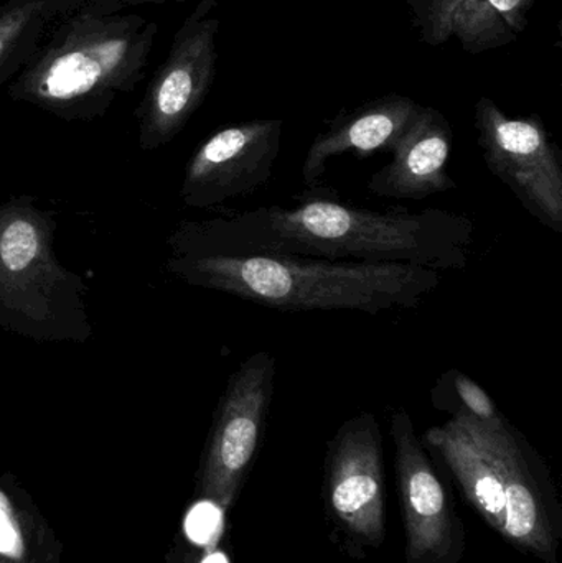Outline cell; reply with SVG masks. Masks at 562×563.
Returning <instances> with one entry per match:
<instances>
[{
    "instance_id": "6da1fadb",
    "label": "cell",
    "mask_w": 562,
    "mask_h": 563,
    "mask_svg": "<svg viewBox=\"0 0 562 563\" xmlns=\"http://www.w3.org/2000/svg\"><path fill=\"white\" fill-rule=\"evenodd\" d=\"M474 223L442 210L373 211L340 201L332 188L309 187L294 207H264L181 221L170 256L302 257L330 263L411 264L464 271Z\"/></svg>"
},
{
    "instance_id": "7a4b0ae2",
    "label": "cell",
    "mask_w": 562,
    "mask_h": 563,
    "mask_svg": "<svg viewBox=\"0 0 562 563\" xmlns=\"http://www.w3.org/2000/svg\"><path fill=\"white\" fill-rule=\"evenodd\" d=\"M124 9L121 0H86L62 16L7 86L10 98L63 121L104 115L145 78L158 33L157 23Z\"/></svg>"
},
{
    "instance_id": "3957f363",
    "label": "cell",
    "mask_w": 562,
    "mask_h": 563,
    "mask_svg": "<svg viewBox=\"0 0 562 563\" xmlns=\"http://www.w3.org/2000/svg\"><path fill=\"white\" fill-rule=\"evenodd\" d=\"M451 413L426 430L422 445L441 456L465 501L504 541L558 563L562 512L543 459L510 420L488 427L461 410Z\"/></svg>"
},
{
    "instance_id": "277c9868",
    "label": "cell",
    "mask_w": 562,
    "mask_h": 563,
    "mask_svg": "<svg viewBox=\"0 0 562 563\" xmlns=\"http://www.w3.org/2000/svg\"><path fill=\"white\" fill-rule=\"evenodd\" d=\"M165 269L194 287L280 311L411 310L442 284L438 271L411 264L302 257L168 256Z\"/></svg>"
},
{
    "instance_id": "5b68a950",
    "label": "cell",
    "mask_w": 562,
    "mask_h": 563,
    "mask_svg": "<svg viewBox=\"0 0 562 563\" xmlns=\"http://www.w3.org/2000/svg\"><path fill=\"white\" fill-rule=\"evenodd\" d=\"M56 221L35 198L0 203V328L36 343L92 336L86 282L56 257Z\"/></svg>"
},
{
    "instance_id": "8992f818",
    "label": "cell",
    "mask_w": 562,
    "mask_h": 563,
    "mask_svg": "<svg viewBox=\"0 0 562 563\" xmlns=\"http://www.w3.org/2000/svg\"><path fill=\"white\" fill-rule=\"evenodd\" d=\"M276 356L257 351L228 377L200 470L205 501L227 512L260 452L273 406Z\"/></svg>"
},
{
    "instance_id": "52a82bcc",
    "label": "cell",
    "mask_w": 562,
    "mask_h": 563,
    "mask_svg": "<svg viewBox=\"0 0 562 563\" xmlns=\"http://www.w3.org/2000/svg\"><path fill=\"white\" fill-rule=\"evenodd\" d=\"M475 128L488 170L538 223L561 234V152L540 115L510 118L497 102L481 98L475 104Z\"/></svg>"
},
{
    "instance_id": "ba28073f",
    "label": "cell",
    "mask_w": 562,
    "mask_h": 563,
    "mask_svg": "<svg viewBox=\"0 0 562 563\" xmlns=\"http://www.w3.org/2000/svg\"><path fill=\"white\" fill-rule=\"evenodd\" d=\"M217 0H198L152 76L135 112L142 151H157L174 141L207 99L217 76Z\"/></svg>"
},
{
    "instance_id": "9c48e42d",
    "label": "cell",
    "mask_w": 562,
    "mask_h": 563,
    "mask_svg": "<svg viewBox=\"0 0 562 563\" xmlns=\"http://www.w3.org/2000/svg\"><path fill=\"white\" fill-rule=\"evenodd\" d=\"M323 499L333 528L352 551L385 542L383 437L375 413L345 420L327 445Z\"/></svg>"
},
{
    "instance_id": "30bf717a",
    "label": "cell",
    "mask_w": 562,
    "mask_h": 563,
    "mask_svg": "<svg viewBox=\"0 0 562 563\" xmlns=\"http://www.w3.org/2000/svg\"><path fill=\"white\" fill-rule=\"evenodd\" d=\"M389 433L395 443L406 563H461L467 549L464 525L408 410H393Z\"/></svg>"
},
{
    "instance_id": "8fae6325",
    "label": "cell",
    "mask_w": 562,
    "mask_h": 563,
    "mask_svg": "<svg viewBox=\"0 0 562 563\" xmlns=\"http://www.w3.org/2000/svg\"><path fill=\"white\" fill-rule=\"evenodd\" d=\"M283 128V119H253L218 129L188 161L181 203L208 210L260 190L273 177Z\"/></svg>"
},
{
    "instance_id": "7c38bea8",
    "label": "cell",
    "mask_w": 562,
    "mask_h": 563,
    "mask_svg": "<svg viewBox=\"0 0 562 563\" xmlns=\"http://www.w3.org/2000/svg\"><path fill=\"white\" fill-rule=\"evenodd\" d=\"M537 0H408L421 42L458 40L471 55L500 49L527 30Z\"/></svg>"
},
{
    "instance_id": "4fadbf2b",
    "label": "cell",
    "mask_w": 562,
    "mask_h": 563,
    "mask_svg": "<svg viewBox=\"0 0 562 563\" xmlns=\"http://www.w3.org/2000/svg\"><path fill=\"white\" fill-rule=\"evenodd\" d=\"M452 141L445 115L421 106L392 152V162L373 174L366 188L376 197L415 201L455 190L458 184L448 172Z\"/></svg>"
},
{
    "instance_id": "5bb4252c",
    "label": "cell",
    "mask_w": 562,
    "mask_h": 563,
    "mask_svg": "<svg viewBox=\"0 0 562 563\" xmlns=\"http://www.w3.org/2000/svg\"><path fill=\"white\" fill-rule=\"evenodd\" d=\"M421 106L408 96L392 92L333 119L307 151L302 165L304 184L317 187L330 158L345 154L360 158L372 157L378 152L392 154Z\"/></svg>"
},
{
    "instance_id": "9a60e30c",
    "label": "cell",
    "mask_w": 562,
    "mask_h": 563,
    "mask_svg": "<svg viewBox=\"0 0 562 563\" xmlns=\"http://www.w3.org/2000/svg\"><path fill=\"white\" fill-rule=\"evenodd\" d=\"M56 19L45 3L23 0L0 3V86L15 78Z\"/></svg>"
},
{
    "instance_id": "2e32d148",
    "label": "cell",
    "mask_w": 562,
    "mask_h": 563,
    "mask_svg": "<svg viewBox=\"0 0 562 563\" xmlns=\"http://www.w3.org/2000/svg\"><path fill=\"white\" fill-rule=\"evenodd\" d=\"M436 389L452 394L458 407H452L451 412L461 410V412L467 413L472 419L488 427L502 426L507 420L504 413L498 410L494 399L488 396L487 390L462 371L452 369L445 373L439 379Z\"/></svg>"
},
{
    "instance_id": "e0dca14e",
    "label": "cell",
    "mask_w": 562,
    "mask_h": 563,
    "mask_svg": "<svg viewBox=\"0 0 562 563\" xmlns=\"http://www.w3.org/2000/svg\"><path fill=\"white\" fill-rule=\"evenodd\" d=\"M0 555L12 562H22L26 558L22 526L9 496L2 489H0Z\"/></svg>"
},
{
    "instance_id": "ac0fdd59",
    "label": "cell",
    "mask_w": 562,
    "mask_h": 563,
    "mask_svg": "<svg viewBox=\"0 0 562 563\" xmlns=\"http://www.w3.org/2000/svg\"><path fill=\"white\" fill-rule=\"evenodd\" d=\"M2 2H9V0H0V3ZM23 2L45 3V5H48L49 9L55 12L58 19H62V16L69 15V13L78 10L86 0H23Z\"/></svg>"
},
{
    "instance_id": "d6986e66",
    "label": "cell",
    "mask_w": 562,
    "mask_h": 563,
    "mask_svg": "<svg viewBox=\"0 0 562 563\" xmlns=\"http://www.w3.org/2000/svg\"><path fill=\"white\" fill-rule=\"evenodd\" d=\"M125 7H141V5H164V3H184L191 2V0H121ZM198 2V0H197Z\"/></svg>"
}]
</instances>
